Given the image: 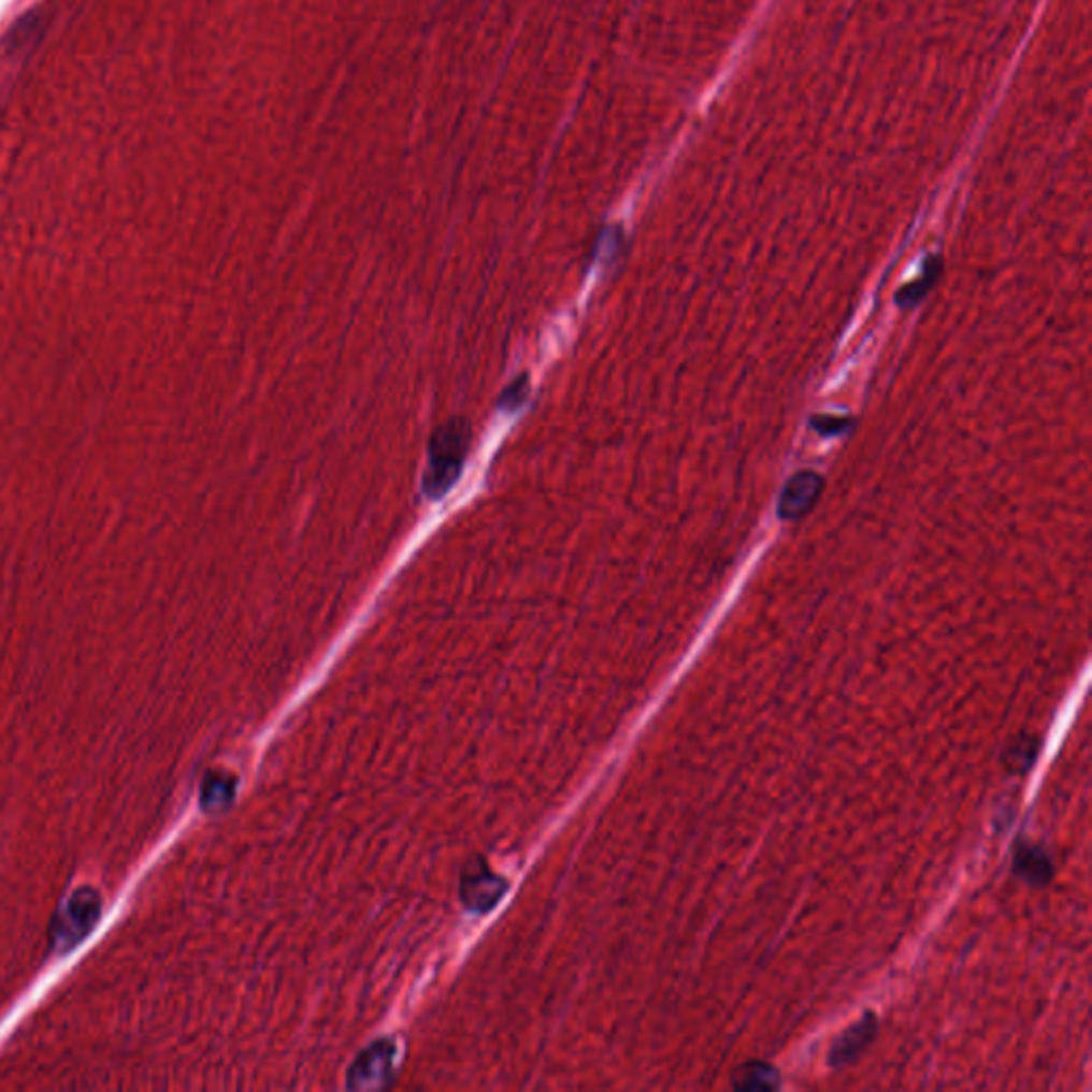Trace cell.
Masks as SVG:
<instances>
[{"mask_svg": "<svg viewBox=\"0 0 1092 1092\" xmlns=\"http://www.w3.org/2000/svg\"><path fill=\"white\" fill-rule=\"evenodd\" d=\"M433 444H435V450L431 452L429 470L435 476L433 485L442 487V491H444V489H448L446 485H450L455 480L452 470L459 472V468H461L463 450H465V433H461L457 429V422H450L444 427V431H440L433 437Z\"/></svg>", "mask_w": 1092, "mask_h": 1092, "instance_id": "6da1fadb", "label": "cell"}, {"mask_svg": "<svg viewBox=\"0 0 1092 1092\" xmlns=\"http://www.w3.org/2000/svg\"><path fill=\"white\" fill-rule=\"evenodd\" d=\"M819 493H821V480H819L818 474L803 472V474L794 476L781 493L779 515L790 521L807 515L814 508Z\"/></svg>", "mask_w": 1092, "mask_h": 1092, "instance_id": "7a4b0ae2", "label": "cell"}, {"mask_svg": "<svg viewBox=\"0 0 1092 1092\" xmlns=\"http://www.w3.org/2000/svg\"><path fill=\"white\" fill-rule=\"evenodd\" d=\"M732 1082L736 1089H743V1091H773L779 1087L777 1074L771 1067L760 1065V1063L741 1067L734 1074Z\"/></svg>", "mask_w": 1092, "mask_h": 1092, "instance_id": "3957f363", "label": "cell"}, {"mask_svg": "<svg viewBox=\"0 0 1092 1092\" xmlns=\"http://www.w3.org/2000/svg\"><path fill=\"white\" fill-rule=\"evenodd\" d=\"M873 1029H875L873 1020H871V1022L866 1020V1022L858 1024L856 1029H851V1031H849V1033H847V1035H845L843 1039H838V1044L834 1046L832 1059H834V1061L838 1059V1063H843V1061H849V1059H851L853 1054H858V1052H860V1050H862V1048H864V1046H866V1044L871 1041Z\"/></svg>", "mask_w": 1092, "mask_h": 1092, "instance_id": "277c9868", "label": "cell"}, {"mask_svg": "<svg viewBox=\"0 0 1092 1092\" xmlns=\"http://www.w3.org/2000/svg\"><path fill=\"white\" fill-rule=\"evenodd\" d=\"M1018 871L1031 881H1044L1050 877V862L1039 851H1022L1018 856Z\"/></svg>", "mask_w": 1092, "mask_h": 1092, "instance_id": "5b68a950", "label": "cell"}]
</instances>
